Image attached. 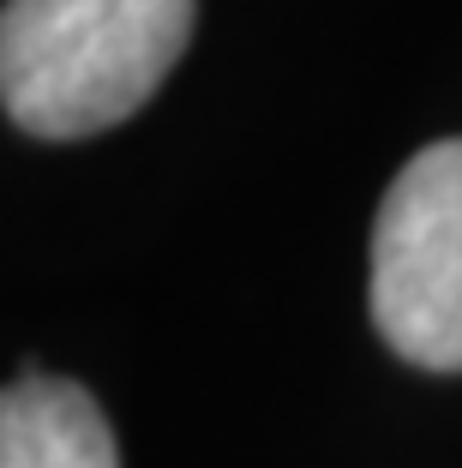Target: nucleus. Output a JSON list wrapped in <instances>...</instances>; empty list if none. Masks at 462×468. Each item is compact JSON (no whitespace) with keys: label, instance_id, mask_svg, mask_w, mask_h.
<instances>
[{"label":"nucleus","instance_id":"7ed1b4c3","mask_svg":"<svg viewBox=\"0 0 462 468\" xmlns=\"http://www.w3.org/2000/svg\"><path fill=\"white\" fill-rule=\"evenodd\" d=\"M0 468H121V451L91 390L25 372L0 390Z\"/></svg>","mask_w":462,"mask_h":468},{"label":"nucleus","instance_id":"f03ea898","mask_svg":"<svg viewBox=\"0 0 462 468\" xmlns=\"http://www.w3.org/2000/svg\"><path fill=\"white\" fill-rule=\"evenodd\" d=\"M372 324L426 372H462V138L408 156L372 217Z\"/></svg>","mask_w":462,"mask_h":468},{"label":"nucleus","instance_id":"f257e3e1","mask_svg":"<svg viewBox=\"0 0 462 468\" xmlns=\"http://www.w3.org/2000/svg\"><path fill=\"white\" fill-rule=\"evenodd\" d=\"M192 42V0H6L0 109L30 138L133 121Z\"/></svg>","mask_w":462,"mask_h":468}]
</instances>
